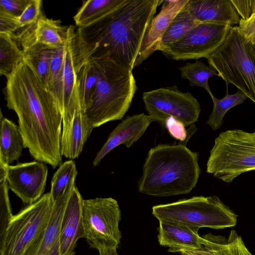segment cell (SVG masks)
<instances>
[{"label": "cell", "mask_w": 255, "mask_h": 255, "mask_svg": "<svg viewBox=\"0 0 255 255\" xmlns=\"http://www.w3.org/2000/svg\"><path fill=\"white\" fill-rule=\"evenodd\" d=\"M93 130L84 112L77 110L70 123L62 128L60 143L62 156L72 160L78 158Z\"/></svg>", "instance_id": "21"}, {"label": "cell", "mask_w": 255, "mask_h": 255, "mask_svg": "<svg viewBox=\"0 0 255 255\" xmlns=\"http://www.w3.org/2000/svg\"><path fill=\"white\" fill-rule=\"evenodd\" d=\"M75 181L66 187L63 195L53 204L48 226L26 255H60V233L63 215L72 192Z\"/></svg>", "instance_id": "16"}, {"label": "cell", "mask_w": 255, "mask_h": 255, "mask_svg": "<svg viewBox=\"0 0 255 255\" xmlns=\"http://www.w3.org/2000/svg\"><path fill=\"white\" fill-rule=\"evenodd\" d=\"M198 158V152L182 144H160L151 148L137 181L138 191L161 197L190 193L201 172Z\"/></svg>", "instance_id": "3"}, {"label": "cell", "mask_w": 255, "mask_h": 255, "mask_svg": "<svg viewBox=\"0 0 255 255\" xmlns=\"http://www.w3.org/2000/svg\"><path fill=\"white\" fill-rule=\"evenodd\" d=\"M0 167L5 168L20 157L24 141L18 126L4 117H0Z\"/></svg>", "instance_id": "22"}, {"label": "cell", "mask_w": 255, "mask_h": 255, "mask_svg": "<svg viewBox=\"0 0 255 255\" xmlns=\"http://www.w3.org/2000/svg\"><path fill=\"white\" fill-rule=\"evenodd\" d=\"M53 204L47 193L12 215L0 236V255H26L46 229Z\"/></svg>", "instance_id": "8"}, {"label": "cell", "mask_w": 255, "mask_h": 255, "mask_svg": "<svg viewBox=\"0 0 255 255\" xmlns=\"http://www.w3.org/2000/svg\"><path fill=\"white\" fill-rule=\"evenodd\" d=\"M203 238L205 241L203 246L209 255H237L234 241L230 233L227 240L221 235L210 233Z\"/></svg>", "instance_id": "32"}, {"label": "cell", "mask_w": 255, "mask_h": 255, "mask_svg": "<svg viewBox=\"0 0 255 255\" xmlns=\"http://www.w3.org/2000/svg\"><path fill=\"white\" fill-rule=\"evenodd\" d=\"M18 31V17L0 10V33H6L16 40Z\"/></svg>", "instance_id": "36"}, {"label": "cell", "mask_w": 255, "mask_h": 255, "mask_svg": "<svg viewBox=\"0 0 255 255\" xmlns=\"http://www.w3.org/2000/svg\"><path fill=\"white\" fill-rule=\"evenodd\" d=\"M255 170V131L240 129L221 132L215 139L206 171L230 183L245 172Z\"/></svg>", "instance_id": "7"}, {"label": "cell", "mask_w": 255, "mask_h": 255, "mask_svg": "<svg viewBox=\"0 0 255 255\" xmlns=\"http://www.w3.org/2000/svg\"><path fill=\"white\" fill-rule=\"evenodd\" d=\"M42 1L31 0L22 14L18 17L19 31L16 39H19L25 31L33 25L43 14Z\"/></svg>", "instance_id": "33"}, {"label": "cell", "mask_w": 255, "mask_h": 255, "mask_svg": "<svg viewBox=\"0 0 255 255\" xmlns=\"http://www.w3.org/2000/svg\"><path fill=\"white\" fill-rule=\"evenodd\" d=\"M164 127L172 137L182 142L185 140L187 141L196 131H193L189 133L190 130V131L189 130L188 131L182 122L172 117H168L166 120Z\"/></svg>", "instance_id": "35"}, {"label": "cell", "mask_w": 255, "mask_h": 255, "mask_svg": "<svg viewBox=\"0 0 255 255\" xmlns=\"http://www.w3.org/2000/svg\"><path fill=\"white\" fill-rule=\"evenodd\" d=\"M79 63V45L76 30L74 25H70L67 27L63 46V127L70 123L77 110H82L77 85Z\"/></svg>", "instance_id": "13"}, {"label": "cell", "mask_w": 255, "mask_h": 255, "mask_svg": "<svg viewBox=\"0 0 255 255\" xmlns=\"http://www.w3.org/2000/svg\"><path fill=\"white\" fill-rule=\"evenodd\" d=\"M153 121L144 113L127 117L110 133L106 141L97 152L93 162V166L98 165L109 152L123 144L128 148L131 146L144 133Z\"/></svg>", "instance_id": "15"}, {"label": "cell", "mask_w": 255, "mask_h": 255, "mask_svg": "<svg viewBox=\"0 0 255 255\" xmlns=\"http://www.w3.org/2000/svg\"><path fill=\"white\" fill-rule=\"evenodd\" d=\"M188 0H165L159 12L149 23L144 35L134 67L140 65L155 51L172 21Z\"/></svg>", "instance_id": "14"}, {"label": "cell", "mask_w": 255, "mask_h": 255, "mask_svg": "<svg viewBox=\"0 0 255 255\" xmlns=\"http://www.w3.org/2000/svg\"><path fill=\"white\" fill-rule=\"evenodd\" d=\"M5 77L6 106L17 116L24 147L37 161L56 168L62 160L63 118L55 97L24 58Z\"/></svg>", "instance_id": "1"}, {"label": "cell", "mask_w": 255, "mask_h": 255, "mask_svg": "<svg viewBox=\"0 0 255 255\" xmlns=\"http://www.w3.org/2000/svg\"><path fill=\"white\" fill-rule=\"evenodd\" d=\"M88 58L97 81L84 113L93 129L108 122L121 120L130 106L137 87L132 71L108 57Z\"/></svg>", "instance_id": "4"}, {"label": "cell", "mask_w": 255, "mask_h": 255, "mask_svg": "<svg viewBox=\"0 0 255 255\" xmlns=\"http://www.w3.org/2000/svg\"><path fill=\"white\" fill-rule=\"evenodd\" d=\"M199 23H239L241 18L230 0H188L184 6Z\"/></svg>", "instance_id": "19"}, {"label": "cell", "mask_w": 255, "mask_h": 255, "mask_svg": "<svg viewBox=\"0 0 255 255\" xmlns=\"http://www.w3.org/2000/svg\"><path fill=\"white\" fill-rule=\"evenodd\" d=\"M77 173L75 163L72 159L60 165L51 182L49 192L53 203L63 195L67 185L75 181Z\"/></svg>", "instance_id": "30"}, {"label": "cell", "mask_w": 255, "mask_h": 255, "mask_svg": "<svg viewBox=\"0 0 255 255\" xmlns=\"http://www.w3.org/2000/svg\"><path fill=\"white\" fill-rule=\"evenodd\" d=\"M128 0L83 1L73 19L78 28L91 26L107 17L125 4Z\"/></svg>", "instance_id": "23"}, {"label": "cell", "mask_w": 255, "mask_h": 255, "mask_svg": "<svg viewBox=\"0 0 255 255\" xmlns=\"http://www.w3.org/2000/svg\"><path fill=\"white\" fill-rule=\"evenodd\" d=\"M206 59L227 85L235 86L255 104V53L236 26H232L222 44Z\"/></svg>", "instance_id": "5"}, {"label": "cell", "mask_w": 255, "mask_h": 255, "mask_svg": "<svg viewBox=\"0 0 255 255\" xmlns=\"http://www.w3.org/2000/svg\"><path fill=\"white\" fill-rule=\"evenodd\" d=\"M97 77L95 69L89 58L83 59L80 54L77 71V85L81 109L84 112L85 105L97 83Z\"/></svg>", "instance_id": "29"}, {"label": "cell", "mask_w": 255, "mask_h": 255, "mask_svg": "<svg viewBox=\"0 0 255 255\" xmlns=\"http://www.w3.org/2000/svg\"><path fill=\"white\" fill-rule=\"evenodd\" d=\"M98 251L99 255H118L116 249H102Z\"/></svg>", "instance_id": "42"}, {"label": "cell", "mask_w": 255, "mask_h": 255, "mask_svg": "<svg viewBox=\"0 0 255 255\" xmlns=\"http://www.w3.org/2000/svg\"><path fill=\"white\" fill-rule=\"evenodd\" d=\"M152 215L158 220L171 221L200 229L219 230L235 226L238 215L216 195L189 199L153 206Z\"/></svg>", "instance_id": "6"}, {"label": "cell", "mask_w": 255, "mask_h": 255, "mask_svg": "<svg viewBox=\"0 0 255 255\" xmlns=\"http://www.w3.org/2000/svg\"><path fill=\"white\" fill-rule=\"evenodd\" d=\"M184 6L174 17L164 33L157 50L161 51L165 47L178 41L200 24Z\"/></svg>", "instance_id": "25"}, {"label": "cell", "mask_w": 255, "mask_h": 255, "mask_svg": "<svg viewBox=\"0 0 255 255\" xmlns=\"http://www.w3.org/2000/svg\"><path fill=\"white\" fill-rule=\"evenodd\" d=\"M67 27L59 20H54L42 14L28 28L19 39L22 49L33 44H41L57 48L64 45Z\"/></svg>", "instance_id": "20"}, {"label": "cell", "mask_w": 255, "mask_h": 255, "mask_svg": "<svg viewBox=\"0 0 255 255\" xmlns=\"http://www.w3.org/2000/svg\"><path fill=\"white\" fill-rule=\"evenodd\" d=\"M9 190L24 204L35 202L43 195L48 175L44 162L35 161L5 167Z\"/></svg>", "instance_id": "12"}, {"label": "cell", "mask_w": 255, "mask_h": 255, "mask_svg": "<svg viewBox=\"0 0 255 255\" xmlns=\"http://www.w3.org/2000/svg\"><path fill=\"white\" fill-rule=\"evenodd\" d=\"M181 77L189 81L190 86L203 88L210 95L208 80L214 76H218L217 71L210 65H207L202 61L197 60L193 63H187L180 67Z\"/></svg>", "instance_id": "27"}, {"label": "cell", "mask_w": 255, "mask_h": 255, "mask_svg": "<svg viewBox=\"0 0 255 255\" xmlns=\"http://www.w3.org/2000/svg\"><path fill=\"white\" fill-rule=\"evenodd\" d=\"M213 108L206 123L214 131L222 127L226 113L234 107L242 104L248 97L241 91L230 95L227 92L225 96L221 99H217L213 95L211 96Z\"/></svg>", "instance_id": "28"}, {"label": "cell", "mask_w": 255, "mask_h": 255, "mask_svg": "<svg viewBox=\"0 0 255 255\" xmlns=\"http://www.w3.org/2000/svg\"><path fill=\"white\" fill-rule=\"evenodd\" d=\"M142 100L148 115L162 127L170 117L186 127L192 126L198 121L201 112L198 100L190 92L180 91L176 86L145 92Z\"/></svg>", "instance_id": "10"}, {"label": "cell", "mask_w": 255, "mask_h": 255, "mask_svg": "<svg viewBox=\"0 0 255 255\" xmlns=\"http://www.w3.org/2000/svg\"><path fill=\"white\" fill-rule=\"evenodd\" d=\"M163 0H128L117 10L88 27L78 28L82 53L108 57L132 71L146 28Z\"/></svg>", "instance_id": "2"}, {"label": "cell", "mask_w": 255, "mask_h": 255, "mask_svg": "<svg viewBox=\"0 0 255 255\" xmlns=\"http://www.w3.org/2000/svg\"><path fill=\"white\" fill-rule=\"evenodd\" d=\"M10 35L0 33V75L6 77L23 59L22 49Z\"/></svg>", "instance_id": "26"}, {"label": "cell", "mask_w": 255, "mask_h": 255, "mask_svg": "<svg viewBox=\"0 0 255 255\" xmlns=\"http://www.w3.org/2000/svg\"><path fill=\"white\" fill-rule=\"evenodd\" d=\"M253 48L255 53V44L254 45H253Z\"/></svg>", "instance_id": "43"}, {"label": "cell", "mask_w": 255, "mask_h": 255, "mask_svg": "<svg viewBox=\"0 0 255 255\" xmlns=\"http://www.w3.org/2000/svg\"><path fill=\"white\" fill-rule=\"evenodd\" d=\"M159 222L158 241L161 246L169 247L168 252L178 253L203 247L205 241L198 234L199 229L166 220Z\"/></svg>", "instance_id": "18"}, {"label": "cell", "mask_w": 255, "mask_h": 255, "mask_svg": "<svg viewBox=\"0 0 255 255\" xmlns=\"http://www.w3.org/2000/svg\"><path fill=\"white\" fill-rule=\"evenodd\" d=\"M83 199L75 186L68 202L62 221L60 255H75L78 240L85 238L82 208Z\"/></svg>", "instance_id": "17"}, {"label": "cell", "mask_w": 255, "mask_h": 255, "mask_svg": "<svg viewBox=\"0 0 255 255\" xmlns=\"http://www.w3.org/2000/svg\"><path fill=\"white\" fill-rule=\"evenodd\" d=\"M241 18L247 19L254 14L253 0H230Z\"/></svg>", "instance_id": "39"}, {"label": "cell", "mask_w": 255, "mask_h": 255, "mask_svg": "<svg viewBox=\"0 0 255 255\" xmlns=\"http://www.w3.org/2000/svg\"><path fill=\"white\" fill-rule=\"evenodd\" d=\"M178 253L182 255H209L208 252L204 246L198 250H182Z\"/></svg>", "instance_id": "41"}, {"label": "cell", "mask_w": 255, "mask_h": 255, "mask_svg": "<svg viewBox=\"0 0 255 255\" xmlns=\"http://www.w3.org/2000/svg\"><path fill=\"white\" fill-rule=\"evenodd\" d=\"M31 0H0V10L19 17L28 5Z\"/></svg>", "instance_id": "38"}, {"label": "cell", "mask_w": 255, "mask_h": 255, "mask_svg": "<svg viewBox=\"0 0 255 255\" xmlns=\"http://www.w3.org/2000/svg\"><path fill=\"white\" fill-rule=\"evenodd\" d=\"M232 26L224 23H200L183 38L160 51L167 58L175 60L207 58L222 44Z\"/></svg>", "instance_id": "11"}, {"label": "cell", "mask_w": 255, "mask_h": 255, "mask_svg": "<svg viewBox=\"0 0 255 255\" xmlns=\"http://www.w3.org/2000/svg\"><path fill=\"white\" fill-rule=\"evenodd\" d=\"M230 234L234 241L237 255H253L245 246L241 237L238 235L235 230H232Z\"/></svg>", "instance_id": "40"}, {"label": "cell", "mask_w": 255, "mask_h": 255, "mask_svg": "<svg viewBox=\"0 0 255 255\" xmlns=\"http://www.w3.org/2000/svg\"><path fill=\"white\" fill-rule=\"evenodd\" d=\"M82 216L85 239L92 248L98 251L118 248L122 238L121 211L116 199H83Z\"/></svg>", "instance_id": "9"}, {"label": "cell", "mask_w": 255, "mask_h": 255, "mask_svg": "<svg viewBox=\"0 0 255 255\" xmlns=\"http://www.w3.org/2000/svg\"><path fill=\"white\" fill-rule=\"evenodd\" d=\"M236 27L246 41L252 45L255 44V13L247 19L241 18Z\"/></svg>", "instance_id": "37"}, {"label": "cell", "mask_w": 255, "mask_h": 255, "mask_svg": "<svg viewBox=\"0 0 255 255\" xmlns=\"http://www.w3.org/2000/svg\"><path fill=\"white\" fill-rule=\"evenodd\" d=\"M6 177L0 179V236L4 232L12 216Z\"/></svg>", "instance_id": "34"}, {"label": "cell", "mask_w": 255, "mask_h": 255, "mask_svg": "<svg viewBox=\"0 0 255 255\" xmlns=\"http://www.w3.org/2000/svg\"><path fill=\"white\" fill-rule=\"evenodd\" d=\"M63 46L55 49L52 60L48 87L55 97L62 114Z\"/></svg>", "instance_id": "31"}, {"label": "cell", "mask_w": 255, "mask_h": 255, "mask_svg": "<svg viewBox=\"0 0 255 255\" xmlns=\"http://www.w3.org/2000/svg\"><path fill=\"white\" fill-rule=\"evenodd\" d=\"M56 48L41 44H33L23 49L24 58L32 65L42 81L48 86L52 60Z\"/></svg>", "instance_id": "24"}]
</instances>
